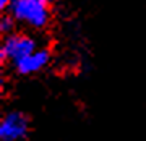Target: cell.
<instances>
[{
	"label": "cell",
	"mask_w": 146,
	"mask_h": 141,
	"mask_svg": "<svg viewBox=\"0 0 146 141\" xmlns=\"http://www.w3.org/2000/svg\"><path fill=\"white\" fill-rule=\"evenodd\" d=\"M8 11L21 24L42 29L50 21V0H13Z\"/></svg>",
	"instance_id": "cell-1"
},
{
	"label": "cell",
	"mask_w": 146,
	"mask_h": 141,
	"mask_svg": "<svg viewBox=\"0 0 146 141\" xmlns=\"http://www.w3.org/2000/svg\"><path fill=\"white\" fill-rule=\"evenodd\" d=\"M36 49H37L36 39L31 37L29 34H25V32H10L3 39L2 50H0V58H2L3 63H7V62L15 63L16 60H20L21 57L31 54Z\"/></svg>",
	"instance_id": "cell-2"
},
{
	"label": "cell",
	"mask_w": 146,
	"mask_h": 141,
	"mask_svg": "<svg viewBox=\"0 0 146 141\" xmlns=\"http://www.w3.org/2000/svg\"><path fill=\"white\" fill-rule=\"evenodd\" d=\"M28 135V118L21 112H8L0 123V140L21 141Z\"/></svg>",
	"instance_id": "cell-3"
},
{
	"label": "cell",
	"mask_w": 146,
	"mask_h": 141,
	"mask_svg": "<svg viewBox=\"0 0 146 141\" xmlns=\"http://www.w3.org/2000/svg\"><path fill=\"white\" fill-rule=\"evenodd\" d=\"M49 58H50V54L47 49H36L31 54L16 60L13 63V67L20 75H34L37 71H41L49 63Z\"/></svg>",
	"instance_id": "cell-4"
},
{
	"label": "cell",
	"mask_w": 146,
	"mask_h": 141,
	"mask_svg": "<svg viewBox=\"0 0 146 141\" xmlns=\"http://www.w3.org/2000/svg\"><path fill=\"white\" fill-rule=\"evenodd\" d=\"M15 18L11 15H5L2 16V20H0V31L3 32V34H10V32H13V29H15Z\"/></svg>",
	"instance_id": "cell-5"
},
{
	"label": "cell",
	"mask_w": 146,
	"mask_h": 141,
	"mask_svg": "<svg viewBox=\"0 0 146 141\" xmlns=\"http://www.w3.org/2000/svg\"><path fill=\"white\" fill-rule=\"evenodd\" d=\"M11 2H13V0H0V7H2L3 10H8V7L11 5Z\"/></svg>",
	"instance_id": "cell-6"
}]
</instances>
